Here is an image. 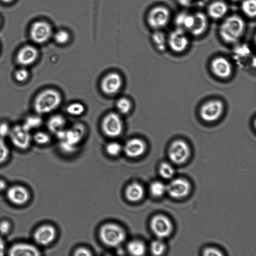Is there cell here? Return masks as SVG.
I'll return each mask as SVG.
<instances>
[{
	"mask_svg": "<svg viewBox=\"0 0 256 256\" xmlns=\"http://www.w3.org/2000/svg\"><path fill=\"white\" fill-rule=\"evenodd\" d=\"M246 28L242 17L234 14L226 17L220 24L218 32L222 40L226 44L236 42L242 36Z\"/></svg>",
	"mask_w": 256,
	"mask_h": 256,
	"instance_id": "cell-1",
	"label": "cell"
},
{
	"mask_svg": "<svg viewBox=\"0 0 256 256\" xmlns=\"http://www.w3.org/2000/svg\"><path fill=\"white\" fill-rule=\"evenodd\" d=\"M62 102V96L58 91L48 88L40 92L34 102V108L38 114H48L56 109Z\"/></svg>",
	"mask_w": 256,
	"mask_h": 256,
	"instance_id": "cell-2",
	"label": "cell"
},
{
	"mask_svg": "<svg viewBox=\"0 0 256 256\" xmlns=\"http://www.w3.org/2000/svg\"><path fill=\"white\" fill-rule=\"evenodd\" d=\"M100 237L105 244L116 247L122 244L126 238L123 228L117 224L108 223L103 225L100 230Z\"/></svg>",
	"mask_w": 256,
	"mask_h": 256,
	"instance_id": "cell-3",
	"label": "cell"
},
{
	"mask_svg": "<svg viewBox=\"0 0 256 256\" xmlns=\"http://www.w3.org/2000/svg\"><path fill=\"white\" fill-rule=\"evenodd\" d=\"M170 16V11L166 7L158 6L149 11L147 16V22L151 28L158 30L168 24Z\"/></svg>",
	"mask_w": 256,
	"mask_h": 256,
	"instance_id": "cell-4",
	"label": "cell"
},
{
	"mask_svg": "<svg viewBox=\"0 0 256 256\" xmlns=\"http://www.w3.org/2000/svg\"><path fill=\"white\" fill-rule=\"evenodd\" d=\"M101 128L106 136L115 138L122 133L123 122L118 114L111 112L106 114L102 120Z\"/></svg>",
	"mask_w": 256,
	"mask_h": 256,
	"instance_id": "cell-5",
	"label": "cell"
},
{
	"mask_svg": "<svg viewBox=\"0 0 256 256\" xmlns=\"http://www.w3.org/2000/svg\"><path fill=\"white\" fill-rule=\"evenodd\" d=\"M224 110L223 102L218 100H208L204 103L200 110L201 118L206 122L218 120L222 116Z\"/></svg>",
	"mask_w": 256,
	"mask_h": 256,
	"instance_id": "cell-6",
	"label": "cell"
},
{
	"mask_svg": "<svg viewBox=\"0 0 256 256\" xmlns=\"http://www.w3.org/2000/svg\"><path fill=\"white\" fill-rule=\"evenodd\" d=\"M190 148L188 144L182 140L173 141L168 150L170 160L176 164L184 163L190 155Z\"/></svg>",
	"mask_w": 256,
	"mask_h": 256,
	"instance_id": "cell-7",
	"label": "cell"
},
{
	"mask_svg": "<svg viewBox=\"0 0 256 256\" xmlns=\"http://www.w3.org/2000/svg\"><path fill=\"white\" fill-rule=\"evenodd\" d=\"M30 132L22 124L16 125L11 128L8 136L16 147L25 150L30 146L31 143L32 136Z\"/></svg>",
	"mask_w": 256,
	"mask_h": 256,
	"instance_id": "cell-8",
	"label": "cell"
},
{
	"mask_svg": "<svg viewBox=\"0 0 256 256\" xmlns=\"http://www.w3.org/2000/svg\"><path fill=\"white\" fill-rule=\"evenodd\" d=\"M150 226L153 233L160 238L168 236L172 230L171 221L162 214L154 216L150 220Z\"/></svg>",
	"mask_w": 256,
	"mask_h": 256,
	"instance_id": "cell-9",
	"label": "cell"
},
{
	"mask_svg": "<svg viewBox=\"0 0 256 256\" xmlns=\"http://www.w3.org/2000/svg\"><path fill=\"white\" fill-rule=\"evenodd\" d=\"M189 44V40L184 30L177 28L169 34L167 44L172 51L181 52L185 50Z\"/></svg>",
	"mask_w": 256,
	"mask_h": 256,
	"instance_id": "cell-10",
	"label": "cell"
},
{
	"mask_svg": "<svg viewBox=\"0 0 256 256\" xmlns=\"http://www.w3.org/2000/svg\"><path fill=\"white\" fill-rule=\"evenodd\" d=\"M122 80L117 72H111L106 74L100 82V87L102 92L108 96L116 94L122 88Z\"/></svg>",
	"mask_w": 256,
	"mask_h": 256,
	"instance_id": "cell-11",
	"label": "cell"
},
{
	"mask_svg": "<svg viewBox=\"0 0 256 256\" xmlns=\"http://www.w3.org/2000/svg\"><path fill=\"white\" fill-rule=\"evenodd\" d=\"M52 35L50 25L44 21L34 22L30 30L32 40L37 44H43L47 42Z\"/></svg>",
	"mask_w": 256,
	"mask_h": 256,
	"instance_id": "cell-12",
	"label": "cell"
},
{
	"mask_svg": "<svg viewBox=\"0 0 256 256\" xmlns=\"http://www.w3.org/2000/svg\"><path fill=\"white\" fill-rule=\"evenodd\" d=\"M168 194L174 198H181L187 196L190 190V184L186 179L178 178L173 180L166 186Z\"/></svg>",
	"mask_w": 256,
	"mask_h": 256,
	"instance_id": "cell-13",
	"label": "cell"
},
{
	"mask_svg": "<svg viewBox=\"0 0 256 256\" xmlns=\"http://www.w3.org/2000/svg\"><path fill=\"white\" fill-rule=\"evenodd\" d=\"M210 68L216 76L223 79L229 78L232 72L231 62L223 56L214 58L210 63Z\"/></svg>",
	"mask_w": 256,
	"mask_h": 256,
	"instance_id": "cell-14",
	"label": "cell"
},
{
	"mask_svg": "<svg viewBox=\"0 0 256 256\" xmlns=\"http://www.w3.org/2000/svg\"><path fill=\"white\" fill-rule=\"evenodd\" d=\"M38 52L36 48L32 46H26L18 52L16 60L18 64L26 66L33 64L38 58Z\"/></svg>",
	"mask_w": 256,
	"mask_h": 256,
	"instance_id": "cell-15",
	"label": "cell"
},
{
	"mask_svg": "<svg viewBox=\"0 0 256 256\" xmlns=\"http://www.w3.org/2000/svg\"><path fill=\"white\" fill-rule=\"evenodd\" d=\"M56 236V230L54 226L48 224L39 227L34 232L35 241L40 245L46 246L51 243Z\"/></svg>",
	"mask_w": 256,
	"mask_h": 256,
	"instance_id": "cell-16",
	"label": "cell"
},
{
	"mask_svg": "<svg viewBox=\"0 0 256 256\" xmlns=\"http://www.w3.org/2000/svg\"><path fill=\"white\" fill-rule=\"evenodd\" d=\"M146 150V144L142 139L132 138L125 143L124 150L128 157L136 158L142 155Z\"/></svg>",
	"mask_w": 256,
	"mask_h": 256,
	"instance_id": "cell-17",
	"label": "cell"
},
{
	"mask_svg": "<svg viewBox=\"0 0 256 256\" xmlns=\"http://www.w3.org/2000/svg\"><path fill=\"white\" fill-rule=\"evenodd\" d=\"M8 199L16 204H22L29 198L30 194L28 190L20 186H16L10 188L7 192Z\"/></svg>",
	"mask_w": 256,
	"mask_h": 256,
	"instance_id": "cell-18",
	"label": "cell"
},
{
	"mask_svg": "<svg viewBox=\"0 0 256 256\" xmlns=\"http://www.w3.org/2000/svg\"><path fill=\"white\" fill-rule=\"evenodd\" d=\"M12 256H38L40 252L33 245L26 243H19L12 246L9 250Z\"/></svg>",
	"mask_w": 256,
	"mask_h": 256,
	"instance_id": "cell-19",
	"label": "cell"
},
{
	"mask_svg": "<svg viewBox=\"0 0 256 256\" xmlns=\"http://www.w3.org/2000/svg\"><path fill=\"white\" fill-rule=\"evenodd\" d=\"M84 132V128L82 124H75L70 129L66 130L64 136L60 141L76 146L82 140Z\"/></svg>",
	"mask_w": 256,
	"mask_h": 256,
	"instance_id": "cell-20",
	"label": "cell"
},
{
	"mask_svg": "<svg viewBox=\"0 0 256 256\" xmlns=\"http://www.w3.org/2000/svg\"><path fill=\"white\" fill-rule=\"evenodd\" d=\"M208 26L206 16L201 12H198L194 14L193 24L188 32L194 36H200L205 32Z\"/></svg>",
	"mask_w": 256,
	"mask_h": 256,
	"instance_id": "cell-21",
	"label": "cell"
},
{
	"mask_svg": "<svg viewBox=\"0 0 256 256\" xmlns=\"http://www.w3.org/2000/svg\"><path fill=\"white\" fill-rule=\"evenodd\" d=\"M208 15L214 20L223 18L228 11L227 4L222 0H216L210 3L207 7Z\"/></svg>",
	"mask_w": 256,
	"mask_h": 256,
	"instance_id": "cell-22",
	"label": "cell"
},
{
	"mask_svg": "<svg viewBox=\"0 0 256 256\" xmlns=\"http://www.w3.org/2000/svg\"><path fill=\"white\" fill-rule=\"evenodd\" d=\"M144 190L142 186L138 183L133 182L126 188L125 194L126 198L132 202L141 200L144 196Z\"/></svg>",
	"mask_w": 256,
	"mask_h": 256,
	"instance_id": "cell-23",
	"label": "cell"
},
{
	"mask_svg": "<svg viewBox=\"0 0 256 256\" xmlns=\"http://www.w3.org/2000/svg\"><path fill=\"white\" fill-rule=\"evenodd\" d=\"M194 22V14L184 12L178 14L176 17L174 22L177 27L182 30H190Z\"/></svg>",
	"mask_w": 256,
	"mask_h": 256,
	"instance_id": "cell-24",
	"label": "cell"
},
{
	"mask_svg": "<svg viewBox=\"0 0 256 256\" xmlns=\"http://www.w3.org/2000/svg\"><path fill=\"white\" fill-rule=\"evenodd\" d=\"M66 123V119L62 116L56 114L48 119L47 127L50 132L56 134L60 130L64 128Z\"/></svg>",
	"mask_w": 256,
	"mask_h": 256,
	"instance_id": "cell-25",
	"label": "cell"
},
{
	"mask_svg": "<svg viewBox=\"0 0 256 256\" xmlns=\"http://www.w3.org/2000/svg\"><path fill=\"white\" fill-rule=\"evenodd\" d=\"M152 41L158 50L164 52L166 50L167 40L164 34L158 30H156L152 36Z\"/></svg>",
	"mask_w": 256,
	"mask_h": 256,
	"instance_id": "cell-26",
	"label": "cell"
},
{
	"mask_svg": "<svg viewBox=\"0 0 256 256\" xmlns=\"http://www.w3.org/2000/svg\"><path fill=\"white\" fill-rule=\"evenodd\" d=\"M42 124V120L39 114L27 116L24 120L22 126L30 132L32 130L38 128Z\"/></svg>",
	"mask_w": 256,
	"mask_h": 256,
	"instance_id": "cell-27",
	"label": "cell"
},
{
	"mask_svg": "<svg viewBox=\"0 0 256 256\" xmlns=\"http://www.w3.org/2000/svg\"><path fill=\"white\" fill-rule=\"evenodd\" d=\"M242 12L250 18H254L256 16V0H244L241 4Z\"/></svg>",
	"mask_w": 256,
	"mask_h": 256,
	"instance_id": "cell-28",
	"label": "cell"
},
{
	"mask_svg": "<svg viewBox=\"0 0 256 256\" xmlns=\"http://www.w3.org/2000/svg\"><path fill=\"white\" fill-rule=\"evenodd\" d=\"M127 248L131 254L136 256L143 255L146 251V247L144 244L138 240L130 242L128 244Z\"/></svg>",
	"mask_w": 256,
	"mask_h": 256,
	"instance_id": "cell-29",
	"label": "cell"
},
{
	"mask_svg": "<svg viewBox=\"0 0 256 256\" xmlns=\"http://www.w3.org/2000/svg\"><path fill=\"white\" fill-rule=\"evenodd\" d=\"M150 190L152 196L158 198L162 196L166 192V186L162 182H154L151 184Z\"/></svg>",
	"mask_w": 256,
	"mask_h": 256,
	"instance_id": "cell-30",
	"label": "cell"
},
{
	"mask_svg": "<svg viewBox=\"0 0 256 256\" xmlns=\"http://www.w3.org/2000/svg\"><path fill=\"white\" fill-rule=\"evenodd\" d=\"M132 105L130 100L124 97L119 98L116 103L118 110L123 114H127L130 112L132 109Z\"/></svg>",
	"mask_w": 256,
	"mask_h": 256,
	"instance_id": "cell-31",
	"label": "cell"
},
{
	"mask_svg": "<svg viewBox=\"0 0 256 256\" xmlns=\"http://www.w3.org/2000/svg\"><path fill=\"white\" fill-rule=\"evenodd\" d=\"M66 112L72 116H80L84 114L85 107L79 102H74L68 104L66 108Z\"/></svg>",
	"mask_w": 256,
	"mask_h": 256,
	"instance_id": "cell-32",
	"label": "cell"
},
{
	"mask_svg": "<svg viewBox=\"0 0 256 256\" xmlns=\"http://www.w3.org/2000/svg\"><path fill=\"white\" fill-rule=\"evenodd\" d=\"M159 172L163 178L169 179L173 176L174 174V170L171 164L164 162L160 164L159 168Z\"/></svg>",
	"mask_w": 256,
	"mask_h": 256,
	"instance_id": "cell-33",
	"label": "cell"
},
{
	"mask_svg": "<svg viewBox=\"0 0 256 256\" xmlns=\"http://www.w3.org/2000/svg\"><path fill=\"white\" fill-rule=\"evenodd\" d=\"M150 250L153 254L160 256L164 252L166 245L160 240H154L150 244Z\"/></svg>",
	"mask_w": 256,
	"mask_h": 256,
	"instance_id": "cell-34",
	"label": "cell"
},
{
	"mask_svg": "<svg viewBox=\"0 0 256 256\" xmlns=\"http://www.w3.org/2000/svg\"><path fill=\"white\" fill-rule=\"evenodd\" d=\"M70 38L69 33L66 30H60L57 31L54 34L55 41L60 44L67 43Z\"/></svg>",
	"mask_w": 256,
	"mask_h": 256,
	"instance_id": "cell-35",
	"label": "cell"
},
{
	"mask_svg": "<svg viewBox=\"0 0 256 256\" xmlns=\"http://www.w3.org/2000/svg\"><path fill=\"white\" fill-rule=\"evenodd\" d=\"M32 138L39 144H46L50 140V136L46 132L38 131L34 134Z\"/></svg>",
	"mask_w": 256,
	"mask_h": 256,
	"instance_id": "cell-36",
	"label": "cell"
},
{
	"mask_svg": "<svg viewBox=\"0 0 256 256\" xmlns=\"http://www.w3.org/2000/svg\"><path fill=\"white\" fill-rule=\"evenodd\" d=\"M122 149L120 144L115 142L108 144L106 147L107 153L112 156L118 155Z\"/></svg>",
	"mask_w": 256,
	"mask_h": 256,
	"instance_id": "cell-37",
	"label": "cell"
},
{
	"mask_svg": "<svg viewBox=\"0 0 256 256\" xmlns=\"http://www.w3.org/2000/svg\"><path fill=\"white\" fill-rule=\"evenodd\" d=\"M14 76L16 81L22 82L26 81L28 78L29 72L26 68H22L15 72Z\"/></svg>",
	"mask_w": 256,
	"mask_h": 256,
	"instance_id": "cell-38",
	"label": "cell"
},
{
	"mask_svg": "<svg viewBox=\"0 0 256 256\" xmlns=\"http://www.w3.org/2000/svg\"><path fill=\"white\" fill-rule=\"evenodd\" d=\"M9 154V150L4 138H0V163L4 162Z\"/></svg>",
	"mask_w": 256,
	"mask_h": 256,
	"instance_id": "cell-39",
	"label": "cell"
},
{
	"mask_svg": "<svg viewBox=\"0 0 256 256\" xmlns=\"http://www.w3.org/2000/svg\"><path fill=\"white\" fill-rule=\"evenodd\" d=\"M11 128L8 124L2 122L0 124V138H4L8 136L10 133Z\"/></svg>",
	"mask_w": 256,
	"mask_h": 256,
	"instance_id": "cell-40",
	"label": "cell"
},
{
	"mask_svg": "<svg viewBox=\"0 0 256 256\" xmlns=\"http://www.w3.org/2000/svg\"><path fill=\"white\" fill-rule=\"evenodd\" d=\"M222 254L220 250L215 248H206L203 251V255L206 256H221Z\"/></svg>",
	"mask_w": 256,
	"mask_h": 256,
	"instance_id": "cell-41",
	"label": "cell"
},
{
	"mask_svg": "<svg viewBox=\"0 0 256 256\" xmlns=\"http://www.w3.org/2000/svg\"><path fill=\"white\" fill-rule=\"evenodd\" d=\"M10 229V224L6 220H4L0 222V233L5 234L8 233Z\"/></svg>",
	"mask_w": 256,
	"mask_h": 256,
	"instance_id": "cell-42",
	"label": "cell"
},
{
	"mask_svg": "<svg viewBox=\"0 0 256 256\" xmlns=\"http://www.w3.org/2000/svg\"><path fill=\"white\" fill-rule=\"evenodd\" d=\"M74 255L76 256H89L92 255V253L88 249L81 247L75 250Z\"/></svg>",
	"mask_w": 256,
	"mask_h": 256,
	"instance_id": "cell-43",
	"label": "cell"
},
{
	"mask_svg": "<svg viewBox=\"0 0 256 256\" xmlns=\"http://www.w3.org/2000/svg\"><path fill=\"white\" fill-rule=\"evenodd\" d=\"M5 250V244L3 240L0 238V256H3Z\"/></svg>",
	"mask_w": 256,
	"mask_h": 256,
	"instance_id": "cell-44",
	"label": "cell"
},
{
	"mask_svg": "<svg viewBox=\"0 0 256 256\" xmlns=\"http://www.w3.org/2000/svg\"><path fill=\"white\" fill-rule=\"evenodd\" d=\"M6 186V182L0 179V192L3 190Z\"/></svg>",
	"mask_w": 256,
	"mask_h": 256,
	"instance_id": "cell-45",
	"label": "cell"
},
{
	"mask_svg": "<svg viewBox=\"0 0 256 256\" xmlns=\"http://www.w3.org/2000/svg\"><path fill=\"white\" fill-rule=\"evenodd\" d=\"M192 0H179L180 1V2L184 5V6H186V5H188V4H189Z\"/></svg>",
	"mask_w": 256,
	"mask_h": 256,
	"instance_id": "cell-46",
	"label": "cell"
},
{
	"mask_svg": "<svg viewBox=\"0 0 256 256\" xmlns=\"http://www.w3.org/2000/svg\"><path fill=\"white\" fill-rule=\"evenodd\" d=\"M1 0L4 2H10L12 1L13 0Z\"/></svg>",
	"mask_w": 256,
	"mask_h": 256,
	"instance_id": "cell-47",
	"label": "cell"
},
{
	"mask_svg": "<svg viewBox=\"0 0 256 256\" xmlns=\"http://www.w3.org/2000/svg\"><path fill=\"white\" fill-rule=\"evenodd\" d=\"M231 1H232V2H238V1H239L240 0H230Z\"/></svg>",
	"mask_w": 256,
	"mask_h": 256,
	"instance_id": "cell-48",
	"label": "cell"
},
{
	"mask_svg": "<svg viewBox=\"0 0 256 256\" xmlns=\"http://www.w3.org/2000/svg\"></svg>",
	"mask_w": 256,
	"mask_h": 256,
	"instance_id": "cell-49",
	"label": "cell"
}]
</instances>
